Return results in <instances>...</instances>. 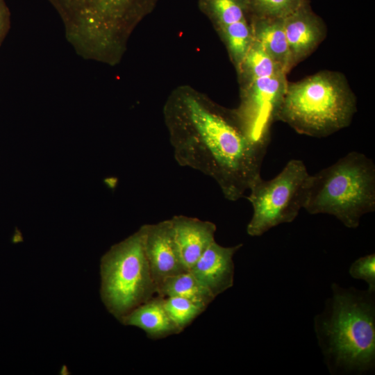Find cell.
<instances>
[{"label": "cell", "mask_w": 375, "mask_h": 375, "mask_svg": "<svg viewBox=\"0 0 375 375\" xmlns=\"http://www.w3.org/2000/svg\"><path fill=\"white\" fill-rule=\"evenodd\" d=\"M163 117L176 161L212 178L226 199H241L261 176L267 151L247 135L233 109L183 85L168 97Z\"/></svg>", "instance_id": "1"}, {"label": "cell", "mask_w": 375, "mask_h": 375, "mask_svg": "<svg viewBox=\"0 0 375 375\" xmlns=\"http://www.w3.org/2000/svg\"><path fill=\"white\" fill-rule=\"evenodd\" d=\"M314 331L328 372L367 374L375 369V290L333 283Z\"/></svg>", "instance_id": "2"}, {"label": "cell", "mask_w": 375, "mask_h": 375, "mask_svg": "<svg viewBox=\"0 0 375 375\" xmlns=\"http://www.w3.org/2000/svg\"><path fill=\"white\" fill-rule=\"evenodd\" d=\"M62 22L65 35L85 60L119 62L138 25L159 0H47Z\"/></svg>", "instance_id": "3"}, {"label": "cell", "mask_w": 375, "mask_h": 375, "mask_svg": "<svg viewBox=\"0 0 375 375\" xmlns=\"http://www.w3.org/2000/svg\"><path fill=\"white\" fill-rule=\"evenodd\" d=\"M356 111V97L346 76L322 70L288 82L276 121L299 134L326 138L349 126Z\"/></svg>", "instance_id": "4"}, {"label": "cell", "mask_w": 375, "mask_h": 375, "mask_svg": "<svg viewBox=\"0 0 375 375\" xmlns=\"http://www.w3.org/2000/svg\"><path fill=\"white\" fill-rule=\"evenodd\" d=\"M304 209L328 214L356 228L361 217L375 210V165L362 153L351 151L311 175Z\"/></svg>", "instance_id": "5"}, {"label": "cell", "mask_w": 375, "mask_h": 375, "mask_svg": "<svg viewBox=\"0 0 375 375\" xmlns=\"http://www.w3.org/2000/svg\"><path fill=\"white\" fill-rule=\"evenodd\" d=\"M236 72L240 103L234 112L247 135L267 151L288 82L287 73L255 41Z\"/></svg>", "instance_id": "6"}, {"label": "cell", "mask_w": 375, "mask_h": 375, "mask_svg": "<svg viewBox=\"0 0 375 375\" xmlns=\"http://www.w3.org/2000/svg\"><path fill=\"white\" fill-rule=\"evenodd\" d=\"M100 274L101 300L119 321L156 294L142 227L112 245L102 256Z\"/></svg>", "instance_id": "7"}, {"label": "cell", "mask_w": 375, "mask_h": 375, "mask_svg": "<svg viewBox=\"0 0 375 375\" xmlns=\"http://www.w3.org/2000/svg\"><path fill=\"white\" fill-rule=\"evenodd\" d=\"M310 176L302 160L292 159L274 178L256 179L247 197L253 208L247 226L248 235L260 236L272 228L294 220L306 205Z\"/></svg>", "instance_id": "8"}, {"label": "cell", "mask_w": 375, "mask_h": 375, "mask_svg": "<svg viewBox=\"0 0 375 375\" xmlns=\"http://www.w3.org/2000/svg\"><path fill=\"white\" fill-rule=\"evenodd\" d=\"M198 6L212 23L237 70L253 42L244 0H198Z\"/></svg>", "instance_id": "9"}, {"label": "cell", "mask_w": 375, "mask_h": 375, "mask_svg": "<svg viewBox=\"0 0 375 375\" xmlns=\"http://www.w3.org/2000/svg\"><path fill=\"white\" fill-rule=\"evenodd\" d=\"M141 227L145 255L156 288L165 278L189 271L175 242L170 219Z\"/></svg>", "instance_id": "10"}, {"label": "cell", "mask_w": 375, "mask_h": 375, "mask_svg": "<svg viewBox=\"0 0 375 375\" xmlns=\"http://www.w3.org/2000/svg\"><path fill=\"white\" fill-rule=\"evenodd\" d=\"M283 27L292 69L310 56L327 35L324 20L312 10L310 1L283 18Z\"/></svg>", "instance_id": "11"}, {"label": "cell", "mask_w": 375, "mask_h": 375, "mask_svg": "<svg viewBox=\"0 0 375 375\" xmlns=\"http://www.w3.org/2000/svg\"><path fill=\"white\" fill-rule=\"evenodd\" d=\"M242 247H223L215 241L189 271L216 297L233 286V256Z\"/></svg>", "instance_id": "12"}, {"label": "cell", "mask_w": 375, "mask_h": 375, "mask_svg": "<svg viewBox=\"0 0 375 375\" xmlns=\"http://www.w3.org/2000/svg\"><path fill=\"white\" fill-rule=\"evenodd\" d=\"M170 219L181 258L190 270L208 247L215 241L216 225L209 221L184 215H176Z\"/></svg>", "instance_id": "13"}, {"label": "cell", "mask_w": 375, "mask_h": 375, "mask_svg": "<svg viewBox=\"0 0 375 375\" xmlns=\"http://www.w3.org/2000/svg\"><path fill=\"white\" fill-rule=\"evenodd\" d=\"M119 322L142 329L152 339L163 338L182 331L169 317L163 305V298L158 295L134 308Z\"/></svg>", "instance_id": "14"}, {"label": "cell", "mask_w": 375, "mask_h": 375, "mask_svg": "<svg viewBox=\"0 0 375 375\" xmlns=\"http://www.w3.org/2000/svg\"><path fill=\"white\" fill-rule=\"evenodd\" d=\"M253 41L288 74L292 69L283 19L251 18Z\"/></svg>", "instance_id": "15"}, {"label": "cell", "mask_w": 375, "mask_h": 375, "mask_svg": "<svg viewBox=\"0 0 375 375\" xmlns=\"http://www.w3.org/2000/svg\"><path fill=\"white\" fill-rule=\"evenodd\" d=\"M156 295L162 297L185 298L206 308L215 299L209 290L190 271L165 278L157 286Z\"/></svg>", "instance_id": "16"}, {"label": "cell", "mask_w": 375, "mask_h": 375, "mask_svg": "<svg viewBox=\"0 0 375 375\" xmlns=\"http://www.w3.org/2000/svg\"><path fill=\"white\" fill-rule=\"evenodd\" d=\"M310 0H244L251 18L283 19Z\"/></svg>", "instance_id": "17"}, {"label": "cell", "mask_w": 375, "mask_h": 375, "mask_svg": "<svg viewBox=\"0 0 375 375\" xmlns=\"http://www.w3.org/2000/svg\"><path fill=\"white\" fill-rule=\"evenodd\" d=\"M162 298L167 314L181 331L206 310L203 306L185 298L178 297Z\"/></svg>", "instance_id": "18"}, {"label": "cell", "mask_w": 375, "mask_h": 375, "mask_svg": "<svg viewBox=\"0 0 375 375\" xmlns=\"http://www.w3.org/2000/svg\"><path fill=\"white\" fill-rule=\"evenodd\" d=\"M349 273L352 278L366 282L368 288L375 290V254H367L356 260L349 267Z\"/></svg>", "instance_id": "19"}, {"label": "cell", "mask_w": 375, "mask_h": 375, "mask_svg": "<svg viewBox=\"0 0 375 375\" xmlns=\"http://www.w3.org/2000/svg\"><path fill=\"white\" fill-rule=\"evenodd\" d=\"M10 26V13L4 0H0V45L6 38Z\"/></svg>", "instance_id": "20"}]
</instances>
